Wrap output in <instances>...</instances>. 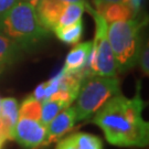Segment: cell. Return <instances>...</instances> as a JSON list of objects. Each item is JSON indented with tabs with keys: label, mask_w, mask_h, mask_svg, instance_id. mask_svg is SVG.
Instances as JSON below:
<instances>
[{
	"label": "cell",
	"mask_w": 149,
	"mask_h": 149,
	"mask_svg": "<svg viewBox=\"0 0 149 149\" xmlns=\"http://www.w3.org/2000/svg\"><path fill=\"white\" fill-rule=\"evenodd\" d=\"M145 102L140 85L133 98L118 93L93 115L109 144L118 147H145L149 143V124L143 118Z\"/></svg>",
	"instance_id": "1"
},
{
	"label": "cell",
	"mask_w": 149,
	"mask_h": 149,
	"mask_svg": "<svg viewBox=\"0 0 149 149\" xmlns=\"http://www.w3.org/2000/svg\"><path fill=\"white\" fill-rule=\"evenodd\" d=\"M0 31L23 50L40 43L50 34L39 20L36 7L21 0L0 17Z\"/></svg>",
	"instance_id": "2"
},
{
	"label": "cell",
	"mask_w": 149,
	"mask_h": 149,
	"mask_svg": "<svg viewBox=\"0 0 149 149\" xmlns=\"http://www.w3.org/2000/svg\"><path fill=\"white\" fill-rule=\"evenodd\" d=\"M143 26L144 23L136 18L108 23L107 37L114 54L116 69L119 72L127 71L138 63Z\"/></svg>",
	"instance_id": "3"
},
{
	"label": "cell",
	"mask_w": 149,
	"mask_h": 149,
	"mask_svg": "<svg viewBox=\"0 0 149 149\" xmlns=\"http://www.w3.org/2000/svg\"><path fill=\"white\" fill-rule=\"evenodd\" d=\"M120 93L119 80L116 76H90L81 84L74 105L76 120L93 116L111 97Z\"/></svg>",
	"instance_id": "4"
},
{
	"label": "cell",
	"mask_w": 149,
	"mask_h": 149,
	"mask_svg": "<svg viewBox=\"0 0 149 149\" xmlns=\"http://www.w3.org/2000/svg\"><path fill=\"white\" fill-rule=\"evenodd\" d=\"M85 10L90 12L95 22V37L92 41V50L84 69V79L90 76H116L117 69L111 44L107 37L108 23L95 8L85 3Z\"/></svg>",
	"instance_id": "5"
},
{
	"label": "cell",
	"mask_w": 149,
	"mask_h": 149,
	"mask_svg": "<svg viewBox=\"0 0 149 149\" xmlns=\"http://www.w3.org/2000/svg\"><path fill=\"white\" fill-rule=\"evenodd\" d=\"M12 139L29 149H39L45 146L47 127L40 120L19 116L12 132Z\"/></svg>",
	"instance_id": "6"
},
{
	"label": "cell",
	"mask_w": 149,
	"mask_h": 149,
	"mask_svg": "<svg viewBox=\"0 0 149 149\" xmlns=\"http://www.w3.org/2000/svg\"><path fill=\"white\" fill-rule=\"evenodd\" d=\"M76 115L73 107H65L47 126V141L45 146L56 143L74 128Z\"/></svg>",
	"instance_id": "7"
},
{
	"label": "cell",
	"mask_w": 149,
	"mask_h": 149,
	"mask_svg": "<svg viewBox=\"0 0 149 149\" xmlns=\"http://www.w3.org/2000/svg\"><path fill=\"white\" fill-rule=\"evenodd\" d=\"M66 5L68 3L61 0H39L36 5V10L41 24L49 31H53Z\"/></svg>",
	"instance_id": "8"
},
{
	"label": "cell",
	"mask_w": 149,
	"mask_h": 149,
	"mask_svg": "<svg viewBox=\"0 0 149 149\" xmlns=\"http://www.w3.org/2000/svg\"><path fill=\"white\" fill-rule=\"evenodd\" d=\"M91 50H92V41L76 43V45L70 51L65 59L62 72L64 74H75L81 72L84 73V69Z\"/></svg>",
	"instance_id": "9"
},
{
	"label": "cell",
	"mask_w": 149,
	"mask_h": 149,
	"mask_svg": "<svg viewBox=\"0 0 149 149\" xmlns=\"http://www.w3.org/2000/svg\"><path fill=\"white\" fill-rule=\"evenodd\" d=\"M96 10L101 13L107 23L114 21H123L135 18L136 11L129 2H117L102 6Z\"/></svg>",
	"instance_id": "10"
},
{
	"label": "cell",
	"mask_w": 149,
	"mask_h": 149,
	"mask_svg": "<svg viewBox=\"0 0 149 149\" xmlns=\"http://www.w3.org/2000/svg\"><path fill=\"white\" fill-rule=\"evenodd\" d=\"M19 117V103L15 97H5L0 102V118L2 120L9 140H12V132Z\"/></svg>",
	"instance_id": "11"
},
{
	"label": "cell",
	"mask_w": 149,
	"mask_h": 149,
	"mask_svg": "<svg viewBox=\"0 0 149 149\" xmlns=\"http://www.w3.org/2000/svg\"><path fill=\"white\" fill-rule=\"evenodd\" d=\"M22 50L23 49L18 43L0 31V71L16 62Z\"/></svg>",
	"instance_id": "12"
},
{
	"label": "cell",
	"mask_w": 149,
	"mask_h": 149,
	"mask_svg": "<svg viewBox=\"0 0 149 149\" xmlns=\"http://www.w3.org/2000/svg\"><path fill=\"white\" fill-rule=\"evenodd\" d=\"M83 31H84V22L82 19L72 24L58 27L53 30L55 36L66 44H76L83 36Z\"/></svg>",
	"instance_id": "13"
},
{
	"label": "cell",
	"mask_w": 149,
	"mask_h": 149,
	"mask_svg": "<svg viewBox=\"0 0 149 149\" xmlns=\"http://www.w3.org/2000/svg\"><path fill=\"white\" fill-rule=\"evenodd\" d=\"M85 3L86 2L68 3L66 7L64 8V10L62 11V13H61V16L59 18V21H58V26L55 28L69 26V24H72L74 22L81 20L84 11H85Z\"/></svg>",
	"instance_id": "14"
},
{
	"label": "cell",
	"mask_w": 149,
	"mask_h": 149,
	"mask_svg": "<svg viewBox=\"0 0 149 149\" xmlns=\"http://www.w3.org/2000/svg\"><path fill=\"white\" fill-rule=\"evenodd\" d=\"M41 116H40V122L47 127L48 124L58 114H59L63 108L69 107L68 104H65L62 101L58 100H51V98H45L41 102Z\"/></svg>",
	"instance_id": "15"
},
{
	"label": "cell",
	"mask_w": 149,
	"mask_h": 149,
	"mask_svg": "<svg viewBox=\"0 0 149 149\" xmlns=\"http://www.w3.org/2000/svg\"><path fill=\"white\" fill-rule=\"evenodd\" d=\"M41 101L33 97L32 94L26 97L19 106V116L40 120L41 116Z\"/></svg>",
	"instance_id": "16"
},
{
	"label": "cell",
	"mask_w": 149,
	"mask_h": 149,
	"mask_svg": "<svg viewBox=\"0 0 149 149\" xmlns=\"http://www.w3.org/2000/svg\"><path fill=\"white\" fill-rule=\"evenodd\" d=\"M76 149H103V143L97 136L87 133H76L70 136Z\"/></svg>",
	"instance_id": "17"
},
{
	"label": "cell",
	"mask_w": 149,
	"mask_h": 149,
	"mask_svg": "<svg viewBox=\"0 0 149 149\" xmlns=\"http://www.w3.org/2000/svg\"><path fill=\"white\" fill-rule=\"evenodd\" d=\"M138 62L140 63L141 71L146 76H148L149 73V51H148V43H146V45H141L140 52H139Z\"/></svg>",
	"instance_id": "18"
},
{
	"label": "cell",
	"mask_w": 149,
	"mask_h": 149,
	"mask_svg": "<svg viewBox=\"0 0 149 149\" xmlns=\"http://www.w3.org/2000/svg\"><path fill=\"white\" fill-rule=\"evenodd\" d=\"M19 0H0V17L10 10Z\"/></svg>",
	"instance_id": "19"
},
{
	"label": "cell",
	"mask_w": 149,
	"mask_h": 149,
	"mask_svg": "<svg viewBox=\"0 0 149 149\" xmlns=\"http://www.w3.org/2000/svg\"><path fill=\"white\" fill-rule=\"evenodd\" d=\"M45 84H47V83L44 82V83H42V84L38 85L36 91H34L33 94H32L33 97H36L37 100H39V101H41V102L45 98Z\"/></svg>",
	"instance_id": "20"
},
{
	"label": "cell",
	"mask_w": 149,
	"mask_h": 149,
	"mask_svg": "<svg viewBox=\"0 0 149 149\" xmlns=\"http://www.w3.org/2000/svg\"><path fill=\"white\" fill-rule=\"evenodd\" d=\"M56 149H76V147L73 144L71 137H68V138L62 139L61 141H59V144L56 146Z\"/></svg>",
	"instance_id": "21"
},
{
	"label": "cell",
	"mask_w": 149,
	"mask_h": 149,
	"mask_svg": "<svg viewBox=\"0 0 149 149\" xmlns=\"http://www.w3.org/2000/svg\"><path fill=\"white\" fill-rule=\"evenodd\" d=\"M130 0H93V3L95 6V9L100 8L102 6L111 5V3H117V2H129Z\"/></svg>",
	"instance_id": "22"
},
{
	"label": "cell",
	"mask_w": 149,
	"mask_h": 149,
	"mask_svg": "<svg viewBox=\"0 0 149 149\" xmlns=\"http://www.w3.org/2000/svg\"><path fill=\"white\" fill-rule=\"evenodd\" d=\"M65 3H72V2H86V0H61Z\"/></svg>",
	"instance_id": "23"
},
{
	"label": "cell",
	"mask_w": 149,
	"mask_h": 149,
	"mask_svg": "<svg viewBox=\"0 0 149 149\" xmlns=\"http://www.w3.org/2000/svg\"><path fill=\"white\" fill-rule=\"evenodd\" d=\"M21 1H26V2H29V3H31V5H33L34 7H36V5H37V2L39 1V0H21Z\"/></svg>",
	"instance_id": "24"
},
{
	"label": "cell",
	"mask_w": 149,
	"mask_h": 149,
	"mask_svg": "<svg viewBox=\"0 0 149 149\" xmlns=\"http://www.w3.org/2000/svg\"><path fill=\"white\" fill-rule=\"evenodd\" d=\"M0 102H1V98H0Z\"/></svg>",
	"instance_id": "25"
}]
</instances>
